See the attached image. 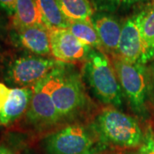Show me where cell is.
Listing matches in <instances>:
<instances>
[{"instance_id": "1", "label": "cell", "mask_w": 154, "mask_h": 154, "mask_svg": "<svg viewBox=\"0 0 154 154\" xmlns=\"http://www.w3.org/2000/svg\"><path fill=\"white\" fill-rule=\"evenodd\" d=\"M45 82L61 119L75 115L85 105L82 78L69 63H61L45 79Z\"/></svg>"}, {"instance_id": "17", "label": "cell", "mask_w": 154, "mask_h": 154, "mask_svg": "<svg viewBox=\"0 0 154 154\" xmlns=\"http://www.w3.org/2000/svg\"><path fill=\"white\" fill-rule=\"evenodd\" d=\"M69 20H92L94 7L89 0H57Z\"/></svg>"}, {"instance_id": "9", "label": "cell", "mask_w": 154, "mask_h": 154, "mask_svg": "<svg viewBox=\"0 0 154 154\" xmlns=\"http://www.w3.org/2000/svg\"><path fill=\"white\" fill-rule=\"evenodd\" d=\"M50 32L51 56L63 63H72L87 57L91 47L82 43L69 29H51Z\"/></svg>"}, {"instance_id": "23", "label": "cell", "mask_w": 154, "mask_h": 154, "mask_svg": "<svg viewBox=\"0 0 154 154\" xmlns=\"http://www.w3.org/2000/svg\"><path fill=\"white\" fill-rule=\"evenodd\" d=\"M4 29H5V27H4V22H3L2 18L0 17V34L2 33L3 31H4Z\"/></svg>"}, {"instance_id": "18", "label": "cell", "mask_w": 154, "mask_h": 154, "mask_svg": "<svg viewBox=\"0 0 154 154\" xmlns=\"http://www.w3.org/2000/svg\"><path fill=\"white\" fill-rule=\"evenodd\" d=\"M143 0H93L97 8L104 11H115L118 8H126Z\"/></svg>"}, {"instance_id": "10", "label": "cell", "mask_w": 154, "mask_h": 154, "mask_svg": "<svg viewBox=\"0 0 154 154\" xmlns=\"http://www.w3.org/2000/svg\"><path fill=\"white\" fill-rule=\"evenodd\" d=\"M12 41L17 46L34 55H51L49 29L44 24H36L23 28H12Z\"/></svg>"}, {"instance_id": "19", "label": "cell", "mask_w": 154, "mask_h": 154, "mask_svg": "<svg viewBox=\"0 0 154 154\" xmlns=\"http://www.w3.org/2000/svg\"><path fill=\"white\" fill-rule=\"evenodd\" d=\"M139 154H154V131L152 127H147L144 134L143 142L140 146Z\"/></svg>"}, {"instance_id": "4", "label": "cell", "mask_w": 154, "mask_h": 154, "mask_svg": "<svg viewBox=\"0 0 154 154\" xmlns=\"http://www.w3.org/2000/svg\"><path fill=\"white\" fill-rule=\"evenodd\" d=\"M85 76L91 89L103 103L115 108L122 104V90L109 58L100 51L90 48L86 57Z\"/></svg>"}, {"instance_id": "5", "label": "cell", "mask_w": 154, "mask_h": 154, "mask_svg": "<svg viewBox=\"0 0 154 154\" xmlns=\"http://www.w3.org/2000/svg\"><path fill=\"white\" fill-rule=\"evenodd\" d=\"M111 63L114 67L122 93L136 113L145 111L146 96V77L142 63L125 60L113 56Z\"/></svg>"}, {"instance_id": "8", "label": "cell", "mask_w": 154, "mask_h": 154, "mask_svg": "<svg viewBox=\"0 0 154 154\" xmlns=\"http://www.w3.org/2000/svg\"><path fill=\"white\" fill-rule=\"evenodd\" d=\"M26 117L30 124L39 128L53 125L61 120L45 79L33 88V96Z\"/></svg>"}, {"instance_id": "6", "label": "cell", "mask_w": 154, "mask_h": 154, "mask_svg": "<svg viewBox=\"0 0 154 154\" xmlns=\"http://www.w3.org/2000/svg\"><path fill=\"white\" fill-rule=\"evenodd\" d=\"M94 135L82 125L73 124L47 135L43 140L46 154H86L94 149Z\"/></svg>"}, {"instance_id": "3", "label": "cell", "mask_w": 154, "mask_h": 154, "mask_svg": "<svg viewBox=\"0 0 154 154\" xmlns=\"http://www.w3.org/2000/svg\"><path fill=\"white\" fill-rule=\"evenodd\" d=\"M95 131L105 143L118 148H136L143 142L144 134L137 120L113 106L105 108L98 116Z\"/></svg>"}, {"instance_id": "12", "label": "cell", "mask_w": 154, "mask_h": 154, "mask_svg": "<svg viewBox=\"0 0 154 154\" xmlns=\"http://www.w3.org/2000/svg\"><path fill=\"white\" fill-rule=\"evenodd\" d=\"M92 22L98 33L102 48L112 57L116 55L122 25L113 17L105 15L92 18Z\"/></svg>"}, {"instance_id": "22", "label": "cell", "mask_w": 154, "mask_h": 154, "mask_svg": "<svg viewBox=\"0 0 154 154\" xmlns=\"http://www.w3.org/2000/svg\"><path fill=\"white\" fill-rule=\"evenodd\" d=\"M0 154H14L8 147L0 145Z\"/></svg>"}, {"instance_id": "13", "label": "cell", "mask_w": 154, "mask_h": 154, "mask_svg": "<svg viewBox=\"0 0 154 154\" xmlns=\"http://www.w3.org/2000/svg\"><path fill=\"white\" fill-rule=\"evenodd\" d=\"M143 43L142 63L154 57V6L134 16Z\"/></svg>"}, {"instance_id": "21", "label": "cell", "mask_w": 154, "mask_h": 154, "mask_svg": "<svg viewBox=\"0 0 154 154\" xmlns=\"http://www.w3.org/2000/svg\"><path fill=\"white\" fill-rule=\"evenodd\" d=\"M86 154H128L119 150H96L93 149Z\"/></svg>"}, {"instance_id": "7", "label": "cell", "mask_w": 154, "mask_h": 154, "mask_svg": "<svg viewBox=\"0 0 154 154\" xmlns=\"http://www.w3.org/2000/svg\"><path fill=\"white\" fill-rule=\"evenodd\" d=\"M33 88H11L0 82V125H10L26 115Z\"/></svg>"}, {"instance_id": "20", "label": "cell", "mask_w": 154, "mask_h": 154, "mask_svg": "<svg viewBox=\"0 0 154 154\" xmlns=\"http://www.w3.org/2000/svg\"><path fill=\"white\" fill-rule=\"evenodd\" d=\"M17 1V0H0V6L5 9L11 17H12L15 12Z\"/></svg>"}, {"instance_id": "16", "label": "cell", "mask_w": 154, "mask_h": 154, "mask_svg": "<svg viewBox=\"0 0 154 154\" xmlns=\"http://www.w3.org/2000/svg\"><path fill=\"white\" fill-rule=\"evenodd\" d=\"M68 29L84 45L94 49L102 48L92 20H69Z\"/></svg>"}, {"instance_id": "2", "label": "cell", "mask_w": 154, "mask_h": 154, "mask_svg": "<svg viewBox=\"0 0 154 154\" xmlns=\"http://www.w3.org/2000/svg\"><path fill=\"white\" fill-rule=\"evenodd\" d=\"M52 57L30 52L14 54L4 62L3 79L8 87L33 88L60 65Z\"/></svg>"}, {"instance_id": "25", "label": "cell", "mask_w": 154, "mask_h": 154, "mask_svg": "<svg viewBox=\"0 0 154 154\" xmlns=\"http://www.w3.org/2000/svg\"><path fill=\"white\" fill-rule=\"evenodd\" d=\"M25 154H33V153H31V152H27V153H25Z\"/></svg>"}, {"instance_id": "11", "label": "cell", "mask_w": 154, "mask_h": 154, "mask_svg": "<svg viewBox=\"0 0 154 154\" xmlns=\"http://www.w3.org/2000/svg\"><path fill=\"white\" fill-rule=\"evenodd\" d=\"M116 56L129 62L142 63L143 43L134 17L128 18L122 26L121 38Z\"/></svg>"}, {"instance_id": "14", "label": "cell", "mask_w": 154, "mask_h": 154, "mask_svg": "<svg viewBox=\"0 0 154 154\" xmlns=\"http://www.w3.org/2000/svg\"><path fill=\"white\" fill-rule=\"evenodd\" d=\"M36 24H44L36 0H17L12 16V28H23Z\"/></svg>"}, {"instance_id": "26", "label": "cell", "mask_w": 154, "mask_h": 154, "mask_svg": "<svg viewBox=\"0 0 154 154\" xmlns=\"http://www.w3.org/2000/svg\"><path fill=\"white\" fill-rule=\"evenodd\" d=\"M0 55H1V54H0Z\"/></svg>"}, {"instance_id": "15", "label": "cell", "mask_w": 154, "mask_h": 154, "mask_svg": "<svg viewBox=\"0 0 154 154\" xmlns=\"http://www.w3.org/2000/svg\"><path fill=\"white\" fill-rule=\"evenodd\" d=\"M45 26L51 29H68L69 20L61 11L57 0H36Z\"/></svg>"}, {"instance_id": "24", "label": "cell", "mask_w": 154, "mask_h": 154, "mask_svg": "<svg viewBox=\"0 0 154 154\" xmlns=\"http://www.w3.org/2000/svg\"><path fill=\"white\" fill-rule=\"evenodd\" d=\"M152 6H154V0H152Z\"/></svg>"}]
</instances>
